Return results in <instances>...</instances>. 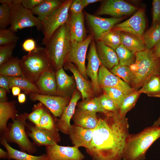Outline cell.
Returning <instances> with one entry per match:
<instances>
[{
	"label": "cell",
	"mask_w": 160,
	"mask_h": 160,
	"mask_svg": "<svg viewBox=\"0 0 160 160\" xmlns=\"http://www.w3.org/2000/svg\"><path fill=\"white\" fill-rule=\"evenodd\" d=\"M104 114L105 117L99 118L93 129L92 140L86 151L93 160H121L129 135L127 119L119 112Z\"/></svg>",
	"instance_id": "cell-1"
},
{
	"label": "cell",
	"mask_w": 160,
	"mask_h": 160,
	"mask_svg": "<svg viewBox=\"0 0 160 160\" xmlns=\"http://www.w3.org/2000/svg\"><path fill=\"white\" fill-rule=\"evenodd\" d=\"M135 54V61L129 66L130 86L135 91L139 90L152 76L159 74L160 70V59L155 54L153 48L146 49Z\"/></svg>",
	"instance_id": "cell-2"
},
{
	"label": "cell",
	"mask_w": 160,
	"mask_h": 160,
	"mask_svg": "<svg viewBox=\"0 0 160 160\" xmlns=\"http://www.w3.org/2000/svg\"><path fill=\"white\" fill-rule=\"evenodd\" d=\"M160 138V125L154 123L140 132L129 135L127 139L122 159L145 160L148 148Z\"/></svg>",
	"instance_id": "cell-3"
},
{
	"label": "cell",
	"mask_w": 160,
	"mask_h": 160,
	"mask_svg": "<svg viewBox=\"0 0 160 160\" xmlns=\"http://www.w3.org/2000/svg\"><path fill=\"white\" fill-rule=\"evenodd\" d=\"M71 42L68 21L54 32L45 45L50 62L56 71L65 64Z\"/></svg>",
	"instance_id": "cell-4"
},
{
	"label": "cell",
	"mask_w": 160,
	"mask_h": 160,
	"mask_svg": "<svg viewBox=\"0 0 160 160\" xmlns=\"http://www.w3.org/2000/svg\"><path fill=\"white\" fill-rule=\"evenodd\" d=\"M20 63L24 75L34 83L43 72L54 69L45 48L42 47H37L23 56Z\"/></svg>",
	"instance_id": "cell-5"
},
{
	"label": "cell",
	"mask_w": 160,
	"mask_h": 160,
	"mask_svg": "<svg viewBox=\"0 0 160 160\" xmlns=\"http://www.w3.org/2000/svg\"><path fill=\"white\" fill-rule=\"evenodd\" d=\"M28 114L24 113L18 114L7 126V133L3 136L7 142L16 144L21 151L27 152L30 154L36 152V145L29 140L25 130Z\"/></svg>",
	"instance_id": "cell-6"
},
{
	"label": "cell",
	"mask_w": 160,
	"mask_h": 160,
	"mask_svg": "<svg viewBox=\"0 0 160 160\" xmlns=\"http://www.w3.org/2000/svg\"><path fill=\"white\" fill-rule=\"evenodd\" d=\"M2 3L9 5L11 9L10 27L15 32L24 28L35 27L41 29L42 22L31 11L21 4V0H2Z\"/></svg>",
	"instance_id": "cell-7"
},
{
	"label": "cell",
	"mask_w": 160,
	"mask_h": 160,
	"mask_svg": "<svg viewBox=\"0 0 160 160\" xmlns=\"http://www.w3.org/2000/svg\"><path fill=\"white\" fill-rule=\"evenodd\" d=\"M72 1H64L59 8L41 22V30L44 35L42 44L45 45L54 32L68 21L70 7Z\"/></svg>",
	"instance_id": "cell-8"
},
{
	"label": "cell",
	"mask_w": 160,
	"mask_h": 160,
	"mask_svg": "<svg viewBox=\"0 0 160 160\" xmlns=\"http://www.w3.org/2000/svg\"><path fill=\"white\" fill-rule=\"evenodd\" d=\"M93 39V36L89 35L81 42H71L70 49L65 63H71L75 65L86 79L87 78L85 65L87 52Z\"/></svg>",
	"instance_id": "cell-9"
},
{
	"label": "cell",
	"mask_w": 160,
	"mask_h": 160,
	"mask_svg": "<svg viewBox=\"0 0 160 160\" xmlns=\"http://www.w3.org/2000/svg\"><path fill=\"white\" fill-rule=\"evenodd\" d=\"M29 95L32 101H39L54 116L59 118L71 100L68 97L44 95L38 93H32Z\"/></svg>",
	"instance_id": "cell-10"
},
{
	"label": "cell",
	"mask_w": 160,
	"mask_h": 160,
	"mask_svg": "<svg viewBox=\"0 0 160 160\" xmlns=\"http://www.w3.org/2000/svg\"><path fill=\"white\" fill-rule=\"evenodd\" d=\"M26 129L28 136L38 146H49L57 144L61 140L58 131H51L39 128L27 123Z\"/></svg>",
	"instance_id": "cell-11"
},
{
	"label": "cell",
	"mask_w": 160,
	"mask_h": 160,
	"mask_svg": "<svg viewBox=\"0 0 160 160\" xmlns=\"http://www.w3.org/2000/svg\"><path fill=\"white\" fill-rule=\"evenodd\" d=\"M138 9L122 0H107L103 2L97 12V15H106L119 18L132 14Z\"/></svg>",
	"instance_id": "cell-12"
},
{
	"label": "cell",
	"mask_w": 160,
	"mask_h": 160,
	"mask_svg": "<svg viewBox=\"0 0 160 160\" xmlns=\"http://www.w3.org/2000/svg\"><path fill=\"white\" fill-rule=\"evenodd\" d=\"M145 23L144 8L141 7L129 18L116 24L112 29L130 33L143 39Z\"/></svg>",
	"instance_id": "cell-13"
},
{
	"label": "cell",
	"mask_w": 160,
	"mask_h": 160,
	"mask_svg": "<svg viewBox=\"0 0 160 160\" xmlns=\"http://www.w3.org/2000/svg\"><path fill=\"white\" fill-rule=\"evenodd\" d=\"M47 160H83L85 156L75 146H63L57 144L46 147Z\"/></svg>",
	"instance_id": "cell-14"
},
{
	"label": "cell",
	"mask_w": 160,
	"mask_h": 160,
	"mask_svg": "<svg viewBox=\"0 0 160 160\" xmlns=\"http://www.w3.org/2000/svg\"><path fill=\"white\" fill-rule=\"evenodd\" d=\"M98 82L100 87L114 88L121 91L127 95L135 91L128 84L113 74L101 64L98 72Z\"/></svg>",
	"instance_id": "cell-15"
},
{
	"label": "cell",
	"mask_w": 160,
	"mask_h": 160,
	"mask_svg": "<svg viewBox=\"0 0 160 160\" xmlns=\"http://www.w3.org/2000/svg\"><path fill=\"white\" fill-rule=\"evenodd\" d=\"M89 27L95 39L98 41L104 34L111 30L123 19L122 17L105 18L86 13Z\"/></svg>",
	"instance_id": "cell-16"
},
{
	"label": "cell",
	"mask_w": 160,
	"mask_h": 160,
	"mask_svg": "<svg viewBox=\"0 0 160 160\" xmlns=\"http://www.w3.org/2000/svg\"><path fill=\"white\" fill-rule=\"evenodd\" d=\"M88 63L86 68V73L90 78L94 93H99L101 88L98 82V72L101 63L97 56L96 44L93 39L90 44L88 56Z\"/></svg>",
	"instance_id": "cell-17"
},
{
	"label": "cell",
	"mask_w": 160,
	"mask_h": 160,
	"mask_svg": "<svg viewBox=\"0 0 160 160\" xmlns=\"http://www.w3.org/2000/svg\"><path fill=\"white\" fill-rule=\"evenodd\" d=\"M81 97V94L79 91L76 90L73 92L70 101L65 108L61 116L56 120L58 131L66 135H68L71 126V120L75 113L77 102Z\"/></svg>",
	"instance_id": "cell-18"
},
{
	"label": "cell",
	"mask_w": 160,
	"mask_h": 160,
	"mask_svg": "<svg viewBox=\"0 0 160 160\" xmlns=\"http://www.w3.org/2000/svg\"><path fill=\"white\" fill-rule=\"evenodd\" d=\"M55 70L51 69L43 72L35 82L41 94L57 95L56 71Z\"/></svg>",
	"instance_id": "cell-19"
},
{
	"label": "cell",
	"mask_w": 160,
	"mask_h": 160,
	"mask_svg": "<svg viewBox=\"0 0 160 160\" xmlns=\"http://www.w3.org/2000/svg\"><path fill=\"white\" fill-rule=\"evenodd\" d=\"M64 66L65 69L69 70L73 74L82 100L91 98L94 94L91 84L84 77L76 66L71 63H66Z\"/></svg>",
	"instance_id": "cell-20"
},
{
	"label": "cell",
	"mask_w": 160,
	"mask_h": 160,
	"mask_svg": "<svg viewBox=\"0 0 160 160\" xmlns=\"http://www.w3.org/2000/svg\"><path fill=\"white\" fill-rule=\"evenodd\" d=\"M93 132V129L84 128L74 124L71 125L68 135L74 146L86 148L91 142Z\"/></svg>",
	"instance_id": "cell-21"
},
{
	"label": "cell",
	"mask_w": 160,
	"mask_h": 160,
	"mask_svg": "<svg viewBox=\"0 0 160 160\" xmlns=\"http://www.w3.org/2000/svg\"><path fill=\"white\" fill-rule=\"evenodd\" d=\"M68 23L71 42H81L84 41L86 34L83 12L78 14H71Z\"/></svg>",
	"instance_id": "cell-22"
},
{
	"label": "cell",
	"mask_w": 160,
	"mask_h": 160,
	"mask_svg": "<svg viewBox=\"0 0 160 160\" xmlns=\"http://www.w3.org/2000/svg\"><path fill=\"white\" fill-rule=\"evenodd\" d=\"M57 86V95L70 97L73 91L75 83L73 77L70 76L63 68L55 72Z\"/></svg>",
	"instance_id": "cell-23"
},
{
	"label": "cell",
	"mask_w": 160,
	"mask_h": 160,
	"mask_svg": "<svg viewBox=\"0 0 160 160\" xmlns=\"http://www.w3.org/2000/svg\"><path fill=\"white\" fill-rule=\"evenodd\" d=\"M96 49L101 63L107 69H112L119 64V60L115 50L100 41H97Z\"/></svg>",
	"instance_id": "cell-24"
},
{
	"label": "cell",
	"mask_w": 160,
	"mask_h": 160,
	"mask_svg": "<svg viewBox=\"0 0 160 160\" xmlns=\"http://www.w3.org/2000/svg\"><path fill=\"white\" fill-rule=\"evenodd\" d=\"M16 101L0 102V132L1 137L4 136L8 130L7 124L10 119H14L18 111L16 108Z\"/></svg>",
	"instance_id": "cell-25"
},
{
	"label": "cell",
	"mask_w": 160,
	"mask_h": 160,
	"mask_svg": "<svg viewBox=\"0 0 160 160\" xmlns=\"http://www.w3.org/2000/svg\"><path fill=\"white\" fill-rule=\"evenodd\" d=\"M96 113L78 108L72 119L75 125L87 129H93L99 122Z\"/></svg>",
	"instance_id": "cell-26"
},
{
	"label": "cell",
	"mask_w": 160,
	"mask_h": 160,
	"mask_svg": "<svg viewBox=\"0 0 160 160\" xmlns=\"http://www.w3.org/2000/svg\"><path fill=\"white\" fill-rule=\"evenodd\" d=\"M64 1L59 0H44L40 4L31 10L33 15L42 21L62 5Z\"/></svg>",
	"instance_id": "cell-27"
},
{
	"label": "cell",
	"mask_w": 160,
	"mask_h": 160,
	"mask_svg": "<svg viewBox=\"0 0 160 160\" xmlns=\"http://www.w3.org/2000/svg\"><path fill=\"white\" fill-rule=\"evenodd\" d=\"M1 144L6 148L8 153V160H47L46 154L35 156L26 152L19 151L12 148L8 144L5 138L1 137Z\"/></svg>",
	"instance_id": "cell-28"
},
{
	"label": "cell",
	"mask_w": 160,
	"mask_h": 160,
	"mask_svg": "<svg viewBox=\"0 0 160 160\" xmlns=\"http://www.w3.org/2000/svg\"><path fill=\"white\" fill-rule=\"evenodd\" d=\"M121 44L134 53L146 49L143 39L136 35L121 31Z\"/></svg>",
	"instance_id": "cell-29"
},
{
	"label": "cell",
	"mask_w": 160,
	"mask_h": 160,
	"mask_svg": "<svg viewBox=\"0 0 160 160\" xmlns=\"http://www.w3.org/2000/svg\"><path fill=\"white\" fill-rule=\"evenodd\" d=\"M10 89L14 87L20 88L25 94L28 95L33 93L41 94L35 83L24 75L18 77H8Z\"/></svg>",
	"instance_id": "cell-30"
},
{
	"label": "cell",
	"mask_w": 160,
	"mask_h": 160,
	"mask_svg": "<svg viewBox=\"0 0 160 160\" xmlns=\"http://www.w3.org/2000/svg\"><path fill=\"white\" fill-rule=\"evenodd\" d=\"M0 75L8 77H18L23 76L20 63L17 57H12L0 66Z\"/></svg>",
	"instance_id": "cell-31"
},
{
	"label": "cell",
	"mask_w": 160,
	"mask_h": 160,
	"mask_svg": "<svg viewBox=\"0 0 160 160\" xmlns=\"http://www.w3.org/2000/svg\"><path fill=\"white\" fill-rule=\"evenodd\" d=\"M138 91L149 97H160V74L152 76Z\"/></svg>",
	"instance_id": "cell-32"
},
{
	"label": "cell",
	"mask_w": 160,
	"mask_h": 160,
	"mask_svg": "<svg viewBox=\"0 0 160 160\" xmlns=\"http://www.w3.org/2000/svg\"><path fill=\"white\" fill-rule=\"evenodd\" d=\"M143 39L146 49H153L160 41V22L151 25L144 33Z\"/></svg>",
	"instance_id": "cell-33"
},
{
	"label": "cell",
	"mask_w": 160,
	"mask_h": 160,
	"mask_svg": "<svg viewBox=\"0 0 160 160\" xmlns=\"http://www.w3.org/2000/svg\"><path fill=\"white\" fill-rule=\"evenodd\" d=\"M119 61V64L129 67L135 62L136 60L135 53L126 48L121 44L115 50Z\"/></svg>",
	"instance_id": "cell-34"
},
{
	"label": "cell",
	"mask_w": 160,
	"mask_h": 160,
	"mask_svg": "<svg viewBox=\"0 0 160 160\" xmlns=\"http://www.w3.org/2000/svg\"><path fill=\"white\" fill-rule=\"evenodd\" d=\"M121 31L111 29L103 34L98 41L115 50L121 44Z\"/></svg>",
	"instance_id": "cell-35"
},
{
	"label": "cell",
	"mask_w": 160,
	"mask_h": 160,
	"mask_svg": "<svg viewBox=\"0 0 160 160\" xmlns=\"http://www.w3.org/2000/svg\"><path fill=\"white\" fill-rule=\"evenodd\" d=\"M140 94L138 90L125 96L119 108L121 116H126L127 113L135 106Z\"/></svg>",
	"instance_id": "cell-36"
},
{
	"label": "cell",
	"mask_w": 160,
	"mask_h": 160,
	"mask_svg": "<svg viewBox=\"0 0 160 160\" xmlns=\"http://www.w3.org/2000/svg\"><path fill=\"white\" fill-rule=\"evenodd\" d=\"M78 108L88 111L95 112H101L105 113V111L100 107L98 97H95L82 100L78 103Z\"/></svg>",
	"instance_id": "cell-37"
},
{
	"label": "cell",
	"mask_w": 160,
	"mask_h": 160,
	"mask_svg": "<svg viewBox=\"0 0 160 160\" xmlns=\"http://www.w3.org/2000/svg\"><path fill=\"white\" fill-rule=\"evenodd\" d=\"M38 127L51 131H58L57 127L56 121L55 120L46 107Z\"/></svg>",
	"instance_id": "cell-38"
},
{
	"label": "cell",
	"mask_w": 160,
	"mask_h": 160,
	"mask_svg": "<svg viewBox=\"0 0 160 160\" xmlns=\"http://www.w3.org/2000/svg\"><path fill=\"white\" fill-rule=\"evenodd\" d=\"M110 71L118 76L130 86L131 84V70L129 67L116 65L111 69Z\"/></svg>",
	"instance_id": "cell-39"
},
{
	"label": "cell",
	"mask_w": 160,
	"mask_h": 160,
	"mask_svg": "<svg viewBox=\"0 0 160 160\" xmlns=\"http://www.w3.org/2000/svg\"><path fill=\"white\" fill-rule=\"evenodd\" d=\"M104 94L112 100L119 108L125 95L121 91L112 87L101 88Z\"/></svg>",
	"instance_id": "cell-40"
},
{
	"label": "cell",
	"mask_w": 160,
	"mask_h": 160,
	"mask_svg": "<svg viewBox=\"0 0 160 160\" xmlns=\"http://www.w3.org/2000/svg\"><path fill=\"white\" fill-rule=\"evenodd\" d=\"M97 97L100 108L105 113L109 112H119V107L105 94H103Z\"/></svg>",
	"instance_id": "cell-41"
},
{
	"label": "cell",
	"mask_w": 160,
	"mask_h": 160,
	"mask_svg": "<svg viewBox=\"0 0 160 160\" xmlns=\"http://www.w3.org/2000/svg\"><path fill=\"white\" fill-rule=\"evenodd\" d=\"M9 28L0 30V46L16 43L19 38Z\"/></svg>",
	"instance_id": "cell-42"
},
{
	"label": "cell",
	"mask_w": 160,
	"mask_h": 160,
	"mask_svg": "<svg viewBox=\"0 0 160 160\" xmlns=\"http://www.w3.org/2000/svg\"><path fill=\"white\" fill-rule=\"evenodd\" d=\"M45 107L39 103L34 105L32 112L28 115V119L38 127L44 112Z\"/></svg>",
	"instance_id": "cell-43"
},
{
	"label": "cell",
	"mask_w": 160,
	"mask_h": 160,
	"mask_svg": "<svg viewBox=\"0 0 160 160\" xmlns=\"http://www.w3.org/2000/svg\"><path fill=\"white\" fill-rule=\"evenodd\" d=\"M11 9L9 5L2 3L0 5V30L6 29L10 24Z\"/></svg>",
	"instance_id": "cell-44"
},
{
	"label": "cell",
	"mask_w": 160,
	"mask_h": 160,
	"mask_svg": "<svg viewBox=\"0 0 160 160\" xmlns=\"http://www.w3.org/2000/svg\"><path fill=\"white\" fill-rule=\"evenodd\" d=\"M16 45V43H14L0 46V66L12 57L13 52Z\"/></svg>",
	"instance_id": "cell-45"
},
{
	"label": "cell",
	"mask_w": 160,
	"mask_h": 160,
	"mask_svg": "<svg viewBox=\"0 0 160 160\" xmlns=\"http://www.w3.org/2000/svg\"><path fill=\"white\" fill-rule=\"evenodd\" d=\"M152 25L160 22V0H153Z\"/></svg>",
	"instance_id": "cell-46"
},
{
	"label": "cell",
	"mask_w": 160,
	"mask_h": 160,
	"mask_svg": "<svg viewBox=\"0 0 160 160\" xmlns=\"http://www.w3.org/2000/svg\"><path fill=\"white\" fill-rule=\"evenodd\" d=\"M85 7L82 0H73L69 8L71 14H78L82 12V11Z\"/></svg>",
	"instance_id": "cell-47"
},
{
	"label": "cell",
	"mask_w": 160,
	"mask_h": 160,
	"mask_svg": "<svg viewBox=\"0 0 160 160\" xmlns=\"http://www.w3.org/2000/svg\"><path fill=\"white\" fill-rule=\"evenodd\" d=\"M23 49L28 53L34 50L37 47L36 41L32 39H28L25 40L22 44Z\"/></svg>",
	"instance_id": "cell-48"
},
{
	"label": "cell",
	"mask_w": 160,
	"mask_h": 160,
	"mask_svg": "<svg viewBox=\"0 0 160 160\" xmlns=\"http://www.w3.org/2000/svg\"><path fill=\"white\" fill-rule=\"evenodd\" d=\"M44 0H21V4L25 8L31 10Z\"/></svg>",
	"instance_id": "cell-49"
},
{
	"label": "cell",
	"mask_w": 160,
	"mask_h": 160,
	"mask_svg": "<svg viewBox=\"0 0 160 160\" xmlns=\"http://www.w3.org/2000/svg\"><path fill=\"white\" fill-rule=\"evenodd\" d=\"M0 87L4 89L7 92H9L10 89L9 87V82L8 76L0 75Z\"/></svg>",
	"instance_id": "cell-50"
},
{
	"label": "cell",
	"mask_w": 160,
	"mask_h": 160,
	"mask_svg": "<svg viewBox=\"0 0 160 160\" xmlns=\"http://www.w3.org/2000/svg\"><path fill=\"white\" fill-rule=\"evenodd\" d=\"M7 91L4 89L0 87V102L8 101L7 96Z\"/></svg>",
	"instance_id": "cell-51"
},
{
	"label": "cell",
	"mask_w": 160,
	"mask_h": 160,
	"mask_svg": "<svg viewBox=\"0 0 160 160\" xmlns=\"http://www.w3.org/2000/svg\"><path fill=\"white\" fill-rule=\"evenodd\" d=\"M153 50L156 56L160 59V41L155 46Z\"/></svg>",
	"instance_id": "cell-52"
},
{
	"label": "cell",
	"mask_w": 160,
	"mask_h": 160,
	"mask_svg": "<svg viewBox=\"0 0 160 160\" xmlns=\"http://www.w3.org/2000/svg\"><path fill=\"white\" fill-rule=\"evenodd\" d=\"M18 100L20 104L24 103L26 100L25 94L24 93H21L18 96Z\"/></svg>",
	"instance_id": "cell-53"
},
{
	"label": "cell",
	"mask_w": 160,
	"mask_h": 160,
	"mask_svg": "<svg viewBox=\"0 0 160 160\" xmlns=\"http://www.w3.org/2000/svg\"><path fill=\"white\" fill-rule=\"evenodd\" d=\"M12 94L14 96H18L20 93L21 89L17 87H14L11 88Z\"/></svg>",
	"instance_id": "cell-54"
},
{
	"label": "cell",
	"mask_w": 160,
	"mask_h": 160,
	"mask_svg": "<svg viewBox=\"0 0 160 160\" xmlns=\"http://www.w3.org/2000/svg\"><path fill=\"white\" fill-rule=\"evenodd\" d=\"M8 153L7 152L0 148V158L1 159H8Z\"/></svg>",
	"instance_id": "cell-55"
},
{
	"label": "cell",
	"mask_w": 160,
	"mask_h": 160,
	"mask_svg": "<svg viewBox=\"0 0 160 160\" xmlns=\"http://www.w3.org/2000/svg\"><path fill=\"white\" fill-rule=\"evenodd\" d=\"M82 1L85 7L90 4L101 1L99 0H82Z\"/></svg>",
	"instance_id": "cell-56"
},
{
	"label": "cell",
	"mask_w": 160,
	"mask_h": 160,
	"mask_svg": "<svg viewBox=\"0 0 160 160\" xmlns=\"http://www.w3.org/2000/svg\"><path fill=\"white\" fill-rule=\"evenodd\" d=\"M159 74H160V70L159 71Z\"/></svg>",
	"instance_id": "cell-57"
},
{
	"label": "cell",
	"mask_w": 160,
	"mask_h": 160,
	"mask_svg": "<svg viewBox=\"0 0 160 160\" xmlns=\"http://www.w3.org/2000/svg\"></svg>",
	"instance_id": "cell-58"
}]
</instances>
